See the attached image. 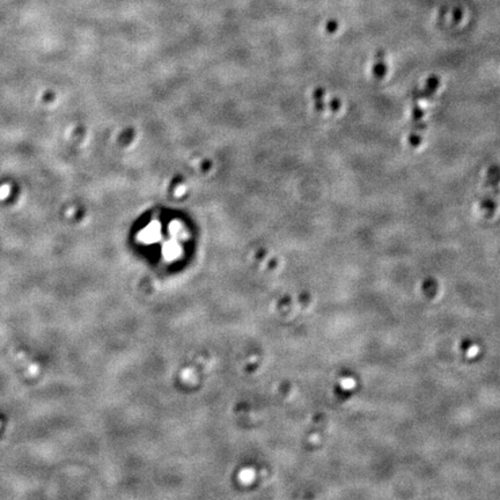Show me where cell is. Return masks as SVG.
Masks as SVG:
<instances>
[{
	"mask_svg": "<svg viewBox=\"0 0 500 500\" xmlns=\"http://www.w3.org/2000/svg\"><path fill=\"white\" fill-rule=\"evenodd\" d=\"M376 58H378V62H376L375 68H374L375 77L376 78H382L384 75V73H385V66H384V62H383V53L380 52L378 56H376Z\"/></svg>",
	"mask_w": 500,
	"mask_h": 500,
	"instance_id": "6da1fadb",
	"label": "cell"
},
{
	"mask_svg": "<svg viewBox=\"0 0 500 500\" xmlns=\"http://www.w3.org/2000/svg\"><path fill=\"white\" fill-rule=\"evenodd\" d=\"M327 28H328V32H330V33L336 32L337 28H338V23H337V21L331 20V21H329V22H328Z\"/></svg>",
	"mask_w": 500,
	"mask_h": 500,
	"instance_id": "7a4b0ae2",
	"label": "cell"
}]
</instances>
